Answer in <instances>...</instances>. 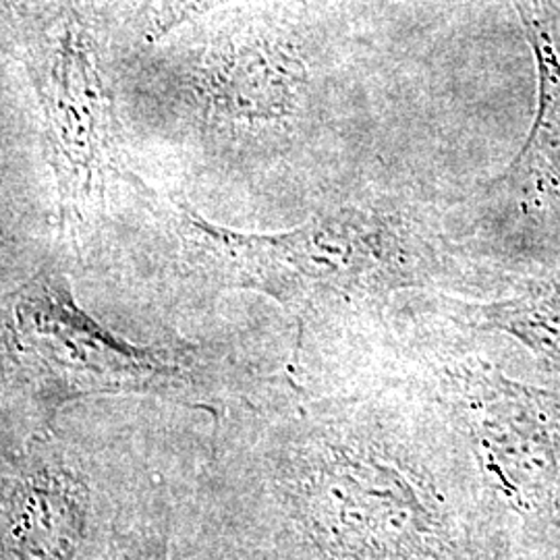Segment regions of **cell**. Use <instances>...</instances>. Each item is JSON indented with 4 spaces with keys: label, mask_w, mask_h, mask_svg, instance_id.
I'll use <instances>...</instances> for the list:
<instances>
[{
    "label": "cell",
    "mask_w": 560,
    "mask_h": 560,
    "mask_svg": "<svg viewBox=\"0 0 560 560\" xmlns=\"http://www.w3.org/2000/svg\"><path fill=\"white\" fill-rule=\"evenodd\" d=\"M360 411L326 399L222 407L200 504L224 560H451L436 486Z\"/></svg>",
    "instance_id": "obj_1"
},
{
    "label": "cell",
    "mask_w": 560,
    "mask_h": 560,
    "mask_svg": "<svg viewBox=\"0 0 560 560\" xmlns=\"http://www.w3.org/2000/svg\"><path fill=\"white\" fill-rule=\"evenodd\" d=\"M2 448L57 428L60 409L102 395H152L217 416L226 381L198 345H136L83 312L59 275L23 284L4 310Z\"/></svg>",
    "instance_id": "obj_2"
},
{
    "label": "cell",
    "mask_w": 560,
    "mask_h": 560,
    "mask_svg": "<svg viewBox=\"0 0 560 560\" xmlns=\"http://www.w3.org/2000/svg\"><path fill=\"white\" fill-rule=\"evenodd\" d=\"M177 231L191 268L224 289L258 291L293 314L301 339L428 277L432 249L409 217L340 208L277 235H247L180 206Z\"/></svg>",
    "instance_id": "obj_3"
},
{
    "label": "cell",
    "mask_w": 560,
    "mask_h": 560,
    "mask_svg": "<svg viewBox=\"0 0 560 560\" xmlns=\"http://www.w3.org/2000/svg\"><path fill=\"white\" fill-rule=\"evenodd\" d=\"M136 483L110 497L96 460L57 428L2 448L0 560H98Z\"/></svg>",
    "instance_id": "obj_4"
},
{
    "label": "cell",
    "mask_w": 560,
    "mask_h": 560,
    "mask_svg": "<svg viewBox=\"0 0 560 560\" xmlns=\"http://www.w3.org/2000/svg\"><path fill=\"white\" fill-rule=\"evenodd\" d=\"M520 13L538 65V113L506 179L532 180L560 200V55L540 0H520Z\"/></svg>",
    "instance_id": "obj_5"
},
{
    "label": "cell",
    "mask_w": 560,
    "mask_h": 560,
    "mask_svg": "<svg viewBox=\"0 0 560 560\" xmlns=\"http://www.w3.org/2000/svg\"><path fill=\"white\" fill-rule=\"evenodd\" d=\"M448 305L457 320L517 337L541 358L560 363V272L515 300Z\"/></svg>",
    "instance_id": "obj_6"
},
{
    "label": "cell",
    "mask_w": 560,
    "mask_h": 560,
    "mask_svg": "<svg viewBox=\"0 0 560 560\" xmlns=\"http://www.w3.org/2000/svg\"><path fill=\"white\" fill-rule=\"evenodd\" d=\"M173 504L156 478L136 483L120 506L98 560H171Z\"/></svg>",
    "instance_id": "obj_7"
}]
</instances>
